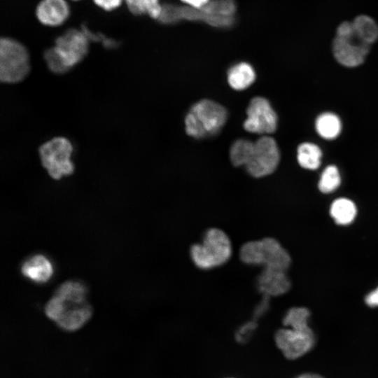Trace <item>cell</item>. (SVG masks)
I'll list each match as a JSON object with an SVG mask.
<instances>
[{"mask_svg": "<svg viewBox=\"0 0 378 378\" xmlns=\"http://www.w3.org/2000/svg\"><path fill=\"white\" fill-rule=\"evenodd\" d=\"M235 9L234 0H212L199 9L166 4L158 20L169 24L181 19L200 20L214 27H229L234 22Z\"/></svg>", "mask_w": 378, "mask_h": 378, "instance_id": "cell-1", "label": "cell"}, {"mask_svg": "<svg viewBox=\"0 0 378 378\" xmlns=\"http://www.w3.org/2000/svg\"><path fill=\"white\" fill-rule=\"evenodd\" d=\"M232 253V244L227 234L222 230L211 227L206 230L200 243L190 246L192 262L201 270H210L227 262Z\"/></svg>", "mask_w": 378, "mask_h": 378, "instance_id": "cell-2", "label": "cell"}, {"mask_svg": "<svg viewBox=\"0 0 378 378\" xmlns=\"http://www.w3.org/2000/svg\"><path fill=\"white\" fill-rule=\"evenodd\" d=\"M44 312L48 318L67 331L78 330L92 314V307L86 299L55 293L45 305Z\"/></svg>", "mask_w": 378, "mask_h": 378, "instance_id": "cell-3", "label": "cell"}, {"mask_svg": "<svg viewBox=\"0 0 378 378\" xmlns=\"http://www.w3.org/2000/svg\"><path fill=\"white\" fill-rule=\"evenodd\" d=\"M227 113L220 104L202 99L190 108L185 118L187 134L196 139L216 134L225 125Z\"/></svg>", "mask_w": 378, "mask_h": 378, "instance_id": "cell-4", "label": "cell"}, {"mask_svg": "<svg viewBox=\"0 0 378 378\" xmlns=\"http://www.w3.org/2000/svg\"><path fill=\"white\" fill-rule=\"evenodd\" d=\"M239 255L241 261L248 265L286 271L291 263L288 252L273 237L246 242L241 246Z\"/></svg>", "mask_w": 378, "mask_h": 378, "instance_id": "cell-5", "label": "cell"}, {"mask_svg": "<svg viewBox=\"0 0 378 378\" xmlns=\"http://www.w3.org/2000/svg\"><path fill=\"white\" fill-rule=\"evenodd\" d=\"M370 48L371 46L355 32L351 21H344L338 25L332 43V51L340 64L346 67L360 66L365 62Z\"/></svg>", "mask_w": 378, "mask_h": 378, "instance_id": "cell-6", "label": "cell"}, {"mask_svg": "<svg viewBox=\"0 0 378 378\" xmlns=\"http://www.w3.org/2000/svg\"><path fill=\"white\" fill-rule=\"evenodd\" d=\"M30 70L29 55L27 48L10 37L0 39V80L16 83L24 80Z\"/></svg>", "mask_w": 378, "mask_h": 378, "instance_id": "cell-7", "label": "cell"}, {"mask_svg": "<svg viewBox=\"0 0 378 378\" xmlns=\"http://www.w3.org/2000/svg\"><path fill=\"white\" fill-rule=\"evenodd\" d=\"M73 146L64 136L54 137L43 143L38 149L42 166L49 176L56 180L71 175L74 166L71 160Z\"/></svg>", "mask_w": 378, "mask_h": 378, "instance_id": "cell-8", "label": "cell"}, {"mask_svg": "<svg viewBox=\"0 0 378 378\" xmlns=\"http://www.w3.org/2000/svg\"><path fill=\"white\" fill-rule=\"evenodd\" d=\"M280 160L276 141L271 136H263L253 142V146L245 168L255 178L273 173Z\"/></svg>", "mask_w": 378, "mask_h": 378, "instance_id": "cell-9", "label": "cell"}, {"mask_svg": "<svg viewBox=\"0 0 378 378\" xmlns=\"http://www.w3.org/2000/svg\"><path fill=\"white\" fill-rule=\"evenodd\" d=\"M246 115L247 118L244 122V128L247 132L258 134L275 132L277 115L265 98L253 97L249 102Z\"/></svg>", "mask_w": 378, "mask_h": 378, "instance_id": "cell-10", "label": "cell"}, {"mask_svg": "<svg viewBox=\"0 0 378 378\" xmlns=\"http://www.w3.org/2000/svg\"><path fill=\"white\" fill-rule=\"evenodd\" d=\"M90 42L82 29L72 28L58 36L53 47L66 66L71 69L87 55Z\"/></svg>", "mask_w": 378, "mask_h": 378, "instance_id": "cell-11", "label": "cell"}, {"mask_svg": "<svg viewBox=\"0 0 378 378\" xmlns=\"http://www.w3.org/2000/svg\"><path fill=\"white\" fill-rule=\"evenodd\" d=\"M274 340L284 356L294 360L310 351L314 344V336L311 328L295 330L286 327L276 332Z\"/></svg>", "mask_w": 378, "mask_h": 378, "instance_id": "cell-12", "label": "cell"}, {"mask_svg": "<svg viewBox=\"0 0 378 378\" xmlns=\"http://www.w3.org/2000/svg\"><path fill=\"white\" fill-rule=\"evenodd\" d=\"M258 290L268 297H276L287 293L291 283L286 271L264 267L256 279Z\"/></svg>", "mask_w": 378, "mask_h": 378, "instance_id": "cell-13", "label": "cell"}, {"mask_svg": "<svg viewBox=\"0 0 378 378\" xmlns=\"http://www.w3.org/2000/svg\"><path fill=\"white\" fill-rule=\"evenodd\" d=\"M35 15L42 24L57 27L67 20L70 8L66 0H41L36 7Z\"/></svg>", "mask_w": 378, "mask_h": 378, "instance_id": "cell-14", "label": "cell"}, {"mask_svg": "<svg viewBox=\"0 0 378 378\" xmlns=\"http://www.w3.org/2000/svg\"><path fill=\"white\" fill-rule=\"evenodd\" d=\"M22 274L36 284H45L52 276L53 265L46 255L37 253L26 259L21 265Z\"/></svg>", "mask_w": 378, "mask_h": 378, "instance_id": "cell-15", "label": "cell"}, {"mask_svg": "<svg viewBox=\"0 0 378 378\" xmlns=\"http://www.w3.org/2000/svg\"><path fill=\"white\" fill-rule=\"evenodd\" d=\"M255 74L253 67L246 62H240L232 66L227 72V81L232 88L243 90L255 80Z\"/></svg>", "mask_w": 378, "mask_h": 378, "instance_id": "cell-16", "label": "cell"}, {"mask_svg": "<svg viewBox=\"0 0 378 378\" xmlns=\"http://www.w3.org/2000/svg\"><path fill=\"white\" fill-rule=\"evenodd\" d=\"M355 204L346 198L335 200L331 204L330 214L335 222L341 225L351 223L356 216Z\"/></svg>", "mask_w": 378, "mask_h": 378, "instance_id": "cell-17", "label": "cell"}, {"mask_svg": "<svg viewBox=\"0 0 378 378\" xmlns=\"http://www.w3.org/2000/svg\"><path fill=\"white\" fill-rule=\"evenodd\" d=\"M355 32L366 43L372 46L378 39V24L369 15H359L352 21Z\"/></svg>", "mask_w": 378, "mask_h": 378, "instance_id": "cell-18", "label": "cell"}, {"mask_svg": "<svg viewBox=\"0 0 378 378\" xmlns=\"http://www.w3.org/2000/svg\"><path fill=\"white\" fill-rule=\"evenodd\" d=\"M316 130L318 134L326 139H334L342 130L339 117L332 113H323L316 120Z\"/></svg>", "mask_w": 378, "mask_h": 378, "instance_id": "cell-19", "label": "cell"}, {"mask_svg": "<svg viewBox=\"0 0 378 378\" xmlns=\"http://www.w3.org/2000/svg\"><path fill=\"white\" fill-rule=\"evenodd\" d=\"M321 150L316 144L303 143L298 148V161L304 169H316L321 164Z\"/></svg>", "mask_w": 378, "mask_h": 378, "instance_id": "cell-20", "label": "cell"}, {"mask_svg": "<svg viewBox=\"0 0 378 378\" xmlns=\"http://www.w3.org/2000/svg\"><path fill=\"white\" fill-rule=\"evenodd\" d=\"M127 8L133 15H148L158 20L161 14L162 5L159 0H124Z\"/></svg>", "mask_w": 378, "mask_h": 378, "instance_id": "cell-21", "label": "cell"}, {"mask_svg": "<svg viewBox=\"0 0 378 378\" xmlns=\"http://www.w3.org/2000/svg\"><path fill=\"white\" fill-rule=\"evenodd\" d=\"M310 313L304 307L290 308L283 318L285 327L295 330H307L310 328L308 326V318Z\"/></svg>", "mask_w": 378, "mask_h": 378, "instance_id": "cell-22", "label": "cell"}, {"mask_svg": "<svg viewBox=\"0 0 378 378\" xmlns=\"http://www.w3.org/2000/svg\"><path fill=\"white\" fill-rule=\"evenodd\" d=\"M253 146V142L248 139H238L230 150V158L235 167L245 166Z\"/></svg>", "mask_w": 378, "mask_h": 378, "instance_id": "cell-23", "label": "cell"}, {"mask_svg": "<svg viewBox=\"0 0 378 378\" xmlns=\"http://www.w3.org/2000/svg\"><path fill=\"white\" fill-rule=\"evenodd\" d=\"M340 183V175L337 167L329 165L322 172L318 182V188L323 193H330L335 191Z\"/></svg>", "mask_w": 378, "mask_h": 378, "instance_id": "cell-24", "label": "cell"}, {"mask_svg": "<svg viewBox=\"0 0 378 378\" xmlns=\"http://www.w3.org/2000/svg\"><path fill=\"white\" fill-rule=\"evenodd\" d=\"M43 57L48 69L54 74H62L70 70L66 66L54 47L46 50Z\"/></svg>", "mask_w": 378, "mask_h": 378, "instance_id": "cell-25", "label": "cell"}, {"mask_svg": "<svg viewBox=\"0 0 378 378\" xmlns=\"http://www.w3.org/2000/svg\"><path fill=\"white\" fill-rule=\"evenodd\" d=\"M257 328L255 321H251L241 325L235 333V339L238 342L244 343L252 336Z\"/></svg>", "mask_w": 378, "mask_h": 378, "instance_id": "cell-26", "label": "cell"}, {"mask_svg": "<svg viewBox=\"0 0 378 378\" xmlns=\"http://www.w3.org/2000/svg\"><path fill=\"white\" fill-rule=\"evenodd\" d=\"M94 4L106 11H112L120 6L124 0H92Z\"/></svg>", "mask_w": 378, "mask_h": 378, "instance_id": "cell-27", "label": "cell"}, {"mask_svg": "<svg viewBox=\"0 0 378 378\" xmlns=\"http://www.w3.org/2000/svg\"><path fill=\"white\" fill-rule=\"evenodd\" d=\"M267 295H263L262 301L257 305L254 309L253 316L258 318L263 315L269 307V298Z\"/></svg>", "mask_w": 378, "mask_h": 378, "instance_id": "cell-28", "label": "cell"}, {"mask_svg": "<svg viewBox=\"0 0 378 378\" xmlns=\"http://www.w3.org/2000/svg\"><path fill=\"white\" fill-rule=\"evenodd\" d=\"M365 302L370 307H378V287L365 296Z\"/></svg>", "mask_w": 378, "mask_h": 378, "instance_id": "cell-29", "label": "cell"}, {"mask_svg": "<svg viewBox=\"0 0 378 378\" xmlns=\"http://www.w3.org/2000/svg\"><path fill=\"white\" fill-rule=\"evenodd\" d=\"M183 3L193 8H201L206 6L210 0H181Z\"/></svg>", "mask_w": 378, "mask_h": 378, "instance_id": "cell-30", "label": "cell"}, {"mask_svg": "<svg viewBox=\"0 0 378 378\" xmlns=\"http://www.w3.org/2000/svg\"><path fill=\"white\" fill-rule=\"evenodd\" d=\"M296 378H324V377H323L321 375L316 374L307 373V374H301Z\"/></svg>", "mask_w": 378, "mask_h": 378, "instance_id": "cell-31", "label": "cell"}, {"mask_svg": "<svg viewBox=\"0 0 378 378\" xmlns=\"http://www.w3.org/2000/svg\"><path fill=\"white\" fill-rule=\"evenodd\" d=\"M72 1H80V0H72Z\"/></svg>", "mask_w": 378, "mask_h": 378, "instance_id": "cell-32", "label": "cell"}]
</instances>
